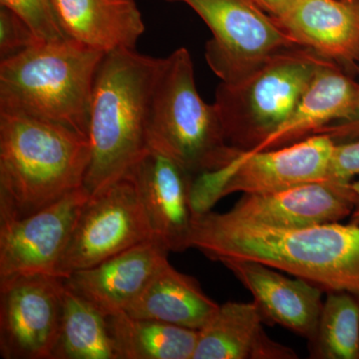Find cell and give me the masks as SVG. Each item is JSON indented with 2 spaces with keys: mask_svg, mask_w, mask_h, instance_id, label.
<instances>
[{
  "mask_svg": "<svg viewBox=\"0 0 359 359\" xmlns=\"http://www.w3.org/2000/svg\"><path fill=\"white\" fill-rule=\"evenodd\" d=\"M51 359H117L107 316L75 294L65 282Z\"/></svg>",
  "mask_w": 359,
  "mask_h": 359,
  "instance_id": "obj_22",
  "label": "cell"
},
{
  "mask_svg": "<svg viewBox=\"0 0 359 359\" xmlns=\"http://www.w3.org/2000/svg\"><path fill=\"white\" fill-rule=\"evenodd\" d=\"M169 252L158 241H147L71 273L65 285L106 316L125 313Z\"/></svg>",
  "mask_w": 359,
  "mask_h": 359,
  "instance_id": "obj_16",
  "label": "cell"
},
{
  "mask_svg": "<svg viewBox=\"0 0 359 359\" xmlns=\"http://www.w3.org/2000/svg\"><path fill=\"white\" fill-rule=\"evenodd\" d=\"M149 149L171 158L193 176L218 171L242 152L231 147L214 104L198 92L190 52L164 58L148 126Z\"/></svg>",
  "mask_w": 359,
  "mask_h": 359,
  "instance_id": "obj_5",
  "label": "cell"
},
{
  "mask_svg": "<svg viewBox=\"0 0 359 359\" xmlns=\"http://www.w3.org/2000/svg\"><path fill=\"white\" fill-rule=\"evenodd\" d=\"M89 197L83 186L25 218L0 219V280L58 276L59 264Z\"/></svg>",
  "mask_w": 359,
  "mask_h": 359,
  "instance_id": "obj_11",
  "label": "cell"
},
{
  "mask_svg": "<svg viewBox=\"0 0 359 359\" xmlns=\"http://www.w3.org/2000/svg\"><path fill=\"white\" fill-rule=\"evenodd\" d=\"M309 358L359 359V304L346 292H330L308 344Z\"/></svg>",
  "mask_w": 359,
  "mask_h": 359,
  "instance_id": "obj_23",
  "label": "cell"
},
{
  "mask_svg": "<svg viewBox=\"0 0 359 359\" xmlns=\"http://www.w3.org/2000/svg\"><path fill=\"white\" fill-rule=\"evenodd\" d=\"M41 43L25 21L13 11L0 8V61L18 55L21 52Z\"/></svg>",
  "mask_w": 359,
  "mask_h": 359,
  "instance_id": "obj_25",
  "label": "cell"
},
{
  "mask_svg": "<svg viewBox=\"0 0 359 359\" xmlns=\"http://www.w3.org/2000/svg\"><path fill=\"white\" fill-rule=\"evenodd\" d=\"M353 211L351 182H314L280 192L243 194L224 212L238 223L278 230H297L349 219Z\"/></svg>",
  "mask_w": 359,
  "mask_h": 359,
  "instance_id": "obj_12",
  "label": "cell"
},
{
  "mask_svg": "<svg viewBox=\"0 0 359 359\" xmlns=\"http://www.w3.org/2000/svg\"><path fill=\"white\" fill-rule=\"evenodd\" d=\"M335 144L328 135H316L285 147L242 153L223 169L196 177L194 211H211L233 193H275L327 181Z\"/></svg>",
  "mask_w": 359,
  "mask_h": 359,
  "instance_id": "obj_7",
  "label": "cell"
},
{
  "mask_svg": "<svg viewBox=\"0 0 359 359\" xmlns=\"http://www.w3.org/2000/svg\"><path fill=\"white\" fill-rule=\"evenodd\" d=\"M0 4L25 21L43 43L71 39L52 0H0Z\"/></svg>",
  "mask_w": 359,
  "mask_h": 359,
  "instance_id": "obj_24",
  "label": "cell"
},
{
  "mask_svg": "<svg viewBox=\"0 0 359 359\" xmlns=\"http://www.w3.org/2000/svg\"><path fill=\"white\" fill-rule=\"evenodd\" d=\"M358 73H359V66H358ZM359 86V81H358ZM359 137V103L358 108V113H356L355 118L351 124L347 126V128L344 130V133L340 136L339 142L337 144L340 143H346V142L355 140Z\"/></svg>",
  "mask_w": 359,
  "mask_h": 359,
  "instance_id": "obj_28",
  "label": "cell"
},
{
  "mask_svg": "<svg viewBox=\"0 0 359 359\" xmlns=\"http://www.w3.org/2000/svg\"><path fill=\"white\" fill-rule=\"evenodd\" d=\"M107 318L117 359H193L198 330L126 313Z\"/></svg>",
  "mask_w": 359,
  "mask_h": 359,
  "instance_id": "obj_21",
  "label": "cell"
},
{
  "mask_svg": "<svg viewBox=\"0 0 359 359\" xmlns=\"http://www.w3.org/2000/svg\"><path fill=\"white\" fill-rule=\"evenodd\" d=\"M358 103V82L327 59L289 119L252 152L285 147L316 135H328L337 143L355 118Z\"/></svg>",
  "mask_w": 359,
  "mask_h": 359,
  "instance_id": "obj_14",
  "label": "cell"
},
{
  "mask_svg": "<svg viewBox=\"0 0 359 359\" xmlns=\"http://www.w3.org/2000/svg\"><path fill=\"white\" fill-rule=\"evenodd\" d=\"M219 306L205 294L195 278L181 273L166 261L125 313L133 318L200 330Z\"/></svg>",
  "mask_w": 359,
  "mask_h": 359,
  "instance_id": "obj_20",
  "label": "cell"
},
{
  "mask_svg": "<svg viewBox=\"0 0 359 359\" xmlns=\"http://www.w3.org/2000/svg\"><path fill=\"white\" fill-rule=\"evenodd\" d=\"M359 175V137L355 140L335 144L328 180L349 183Z\"/></svg>",
  "mask_w": 359,
  "mask_h": 359,
  "instance_id": "obj_26",
  "label": "cell"
},
{
  "mask_svg": "<svg viewBox=\"0 0 359 359\" xmlns=\"http://www.w3.org/2000/svg\"><path fill=\"white\" fill-rule=\"evenodd\" d=\"M190 249L221 264H264L313 283L325 294L346 292L359 304V224L278 230L208 211L194 217Z\"/></svg>",
  "mask_w": 359,
  "mask_h": 359,
  "instance_id": "obj_1",
  "label": "cell"
},
{
  "mask_svg": "<svg viewBox=\"0 0 359 359\" xmlns=\"http://www.w3.org/2000/svg\"><path fill=\"white\" fill-rule=\"evenodd\" d=\"M325 60L292 47L237 81L221 82L214 105L229 145L242 153L256 150L289 119Z\"/></svg>",
  "mask_w": 359,
  "mask_h": 359,
  "instance_id": "obj_6",
  "label": "cell"
},
{
  "mask_svg": "<svg viewBox=\"0 0 359 359\" xmlns=\"http://www.w3.org/2000/svg\"><path fill=\"white\" fill-rule=\"evenodd\" d=\"M351 187L353 194V211L349 217V223L359 224V180L351 181Z\"/></svg>",
  "mask_w": 359,
  "mask_h": 359,
  "instance_id": "obj_29",
  "label": "cell"
},
{
  "mask_svg": "<svg viewBox=\"0 0 359 359\" xmlns=\"http://www.w3.org/2000/svg\"><path fill=\"white\" fill-rule=\"evenodd\" d=\"M105 52L69 39L0 62V113L65 125L88 138L94 80Z\"/></svg>",
  "mask_w": 359,
  "mask_h": 359,
  "instance_id": "obj_4",
  "label": "cell"
},
{
  "mask_svg": "<svg viewBox=\"0 0 359 359\" xmlns=\"http://www.w3.org/2000/svg\"><path fill=\"white\" fill-rule=\"evenodd\" d=\"M262 11L276 20L287 13L294 0H254Z\"/></svg>",
  "mask_w": 359,
  "mask_h": 359,
  "instance_id": "obj_27",
  "label": "cell"
},
{
  "mask_svg": "<svg viewBox=\"0 0 359 359\" xmlns=\"http://www.w3.org/2000/svg\"><path fill=\"white\" fill-rule=\"evenodd\" d=\"M65 280L16 276L0 280V355L51 359L60 325Z\"/></svg>",
  "mask_w": 359,
  "mask_h": 359,
  "instance_id": "obj_10",
  "label": "cell"
},
{
  "mask_svg": "<svg viewBox=\"0 0 359 359\" xmlns=\"http://www.w3.org/2000/svg\"><path fill=\"white\" fill-rule=\"evenodd\" d=\"M88 138L65 125L0 113V219H23L84 186Z\"/></svg>",
  "mask_w": 359,
  "mask_h": 359,
  "instance_id": "obj_3",
  "label": "cell"
},
{
  "mask_svg": "<svg viewBox=\"0 0 359 359\" xmlns=\"http://www.w3.org/2000/svg\"><path fill=\"white\" fill-rule=\"evenodd\" d=\"M68 36L96 50L135 49L145 30L134 0H52Z\"/></svg>",
  "mask_w": 359,
  "mask_h": 359,
  "instance_id": "obj_19",
  "label": "cell"
},
{
  "mask_svg": "<svg viewBox=\"0 0 359 359\" xmlns=\"http://www.w3.org/2000/svg\"><path fill=\"white\" fill-rule=\"evenodd\" d=\"M276 21L297 44L347 72L359 62V0H294Z\"/></svg>",
  "mask_w": 359,
  "mask_h": 359,
  "instance_id": "obj_17",
  "label": "cell"
},
{
  "mask_svg": "<svg viewBox=\"0 0 359 359\" xmlns=\"http://www.w3.org/2000/svg\"><path fill=\"white\" fill-rule=\"evenodd\" d=\"M223 264L252 295L266 325H280L308 341L313 339L323 306V290L257 262Z\"/></svg>",
  "mask_w": 359,
  "mask_h": 359,
  "instance_id": "obj_15",
  "label": "cell"
},
{
  "mask_svg": "<svg viewBox=\"0 0 359 359\" xmlns=\"http://www.w3.org/2000/svg\"><path fill=\"white\" fill-rule=\"evenodd\" d=\"M256 302H226L201 328L193 359H297L264 330Z\"/></svg>",
  "mask_w": 359,
  "mask_h": 359,
  "instance_id": "obj_18",
  "label": "cell"
},
{
  "mask_svg": "<svg viewBox=\"0 0 359 359\" xmlns=\"http://www.w3.org/2000/svg\"><path fill=\"white\" fill-rule=\"evenodd\" d=\"M127 174L140 195L154 240L170 252L190 249L195 176L152 149Z\"/></svg>",
  "mask_w": 359,
  "mask_h": 359,
  "instance_id": "obj_13",
  "label": "cell"
},
{
  "mask_svg": "<svg viewBox=\"0 0 359 359\" xmlns=\"http://www.w3.org/2000/svg\"><path fill=\"white\" fill-rule=\"evenodd\" d=\"M154 240L140 195L128 174L90 194L58 266L59 278Z\"/></svg>",
  "mask_w": 359,
  "mask_h": 359,
  "instance_id": "obj_9",
  "label": "cell"
},
{
  "mask_svg": "<svg viewBox=\"0 0 359 359\" xmlns=\"http://www.w3.org/2000/svg\"><path fill=\"white\" fill-rule=\"evenodd\" d=\"M164 58L116 49L104 55L94 80L88 140L90 194L125 176L149 150L153 94Z\"/></svg>",
  "mask_w": 359,
  "mask_h": 359,
  "instance_id": "obj_2",
  "label": "cell"
},
{
  "mask_svg": "<svg viewBox=\"0 0 359 359\" xmlns=\"http://www.w3.org/2000/svg\"><path fill=\"white\" fill-rule=\"evenodd\" d=\"M183 2L212 32L205 57L222 82L237 81L287 49L301 46L254 0H167Z\"/></svg>",
  "mask_w": 359,
  "mask_h": 359,
  "instance_id": "obj_8",
  "label": "cell"
}]
</instances>
